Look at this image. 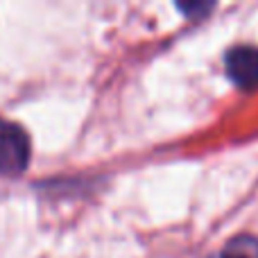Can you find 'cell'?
Listing matches in <instances>:
<instances>
[{
  "label": "cell",
  "mask_w": 258,
  "mask_h": 258,
  "mask_svg": "<svg viewBox=\"0 0 258 258\" xmlns=\"http://www.w3.org/2000/svg\"><path fill=\"white\" fill-rule=\"evenodd\" d=\"M30 161V138L16 122L0 118V172L14 177L27 168Z\"/></svg>",
  "instance_id": "6da1fadb"
},
{
  "label": "cell",
  "mask_w": 258,
  "mask_h": 258,
  "mask_svg": "<svg viewBox=\"0 0 258 258\" xmlns=\"http://www.w3.org/2000/svg\"><path fill=\"white\" fill-rule=\"evenodd\" d=\"M227 75L245 91H254L258 86V48L254 45H236L224 54Z\"/></svg>",
  "instance_id": "7a4b0ae2"
},
{
  "label": "cell",
  "mask_w": 258,
  "mask_h": 258,
  "mask_svg": "<svg viewBox=\"0 0 258 258\" xmlns=\"http://www.w3.org/2000/svg\"><path fill=\"white\" fill-rule=\"evenodd\" d=\"M215 258H258V238L254 236H236L224 245V249Z\"/></svg>",
  "instance_id": "3957f363"
},
{
  "label": "cell",
  "mask_w": 258,
  "mask_h": 258,
  "mask_svg": "<svg viewBox=\"0 0 258 258\" xmlns=\"http://www.w3.org/2000/svg\"><path fill=\"white\" fill-rule=\"evenodd\" d=\"M209 258H215V256H209Z\"/></svg>",
  "instance_id": "277c9868"
}]
</instances>
